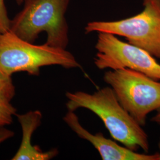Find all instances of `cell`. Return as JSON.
I'll use <instances>...</instances> for the list:
<instances>
[{
	"instance_id": "5",
	"label": "cell",
	"mask_w": 160,
	"mask_h": 160,
	"mask_svg": "<svg viewBox=\"0 0 160 160\" xmlns=\"http://www.w3.org/2000/svg\"><path fill=\"white\" fill-rule=\"evenodd\" d=\"M143 10L132 17L115 21H92L85 33L104 32L125 38L128 43L160 59V3L143 0Z\"/></svg>"
},
{
	"instance_id": "14",
	"label": "cell",
	"mask_w": 160,
	"mask_h": 160,
	"mask_svg": "<svg viewBox=\"0 0 160 160\" xmlns=\"http://www.w3.org/2000/svg\"><path fill=\"white\" fill-rule=\"evenodd\" d=\"M158 148L160 149V153H159V157H158V160H160V141H159V143H158Z\"/></svg>"
},
{
	"instance_id": "13",
	"label": "cell",
	"mask_w": 160,
	"mask_h": 160,
	"mask_svg": "<svg viewBox=\"0 0 160 160\" xmlns=\"http://www.w3.org/2000/svg\"><path fill=\"white\" fill-rule=\"evenodd\" d=\"M16 2H17V4L19 5V6H20V5L23 3V2H24V0H16Z\"/></svg>"
},
{
	"instance_id": "1",
	"label": "cell",
	"mask_w": 160,
	"mask_h": 160,
	"mask_svg": "<svg viewBox=\"0 0 160 160\" xmlns=\"http://www.w3.org/2000/svg\"><path fill=\"white\" fill-rule=\"evenodd\" d=\"M68 111L88 109L103 121L112 138L128 148L142 149L148 153V136L136 120L120 104L112 88L104 87L93 93L82 91L67 92Z\"/></svg>"
},
{
	"instance_id": "7",
	"label": "cell",
	"mask_w": 160,
	"mask_h": 160,
	"mask_svg": "<svg viewBox=\"0 0 160 160\" xmlns=\"http://www.w3.org/2000/svg\"><path fill=\"white\" fill-rule=\"evenodd\" d=\"M63 120L80 138L92 143L103 160H158L159 153H138L105 137L102 133H92L81 125L74 112L68 111Z\"/></svg>"
},
{
	"instance_id": "6",
	"label": "cell",
	"mask_w": 160,
	"mask_h": 160,
	"mask_svg": "<svg viewBox=\"0 0 160 160\" xmlns=\"http://www.w3.org/2000/svg\"><path fill=\"white\" fill-rule=\"evenodd\" d=\"M94 63L101 70L129 68L160 81V64L142 49L120 40L114 34L99 32Z\"/></svg>"
},
{
	"instance_id": "9",
	"label": "cell",
	"mask_w": 160,
	"mask_h": 160,
	"mask_svg": "<svg viewBox=\"0 0 160 160\" xmlns=\"http://www.w3.org/2000/svg\"><path fill=\"white\" fill-rule=\"evenodd\" d=\"M15 94L16 90L12 76L0 69V103H10Z\"/></svg>"
},
{
	"instance_id": "2",
	"label": "cell",
	"mask_w": 160,
	"mask_h": 160,
	"mask_svg": "<svg viewBox=\"0 0 160 160\" xmlns=\"http://www.w3.org/2000/svg\"><path fill=\"white\" fill-rule=\"evenodd\" d=\"M70 0H24L23 10L12 20L10 30L23 40L33 43L41 32L46 43L67 49L68 25L65 18Z\"/></svg>"
},
{
	"instance_id": "4",
	"label": "cell",
	"mask_w": 160,
	"mask_h": 160,
	"mask_svg": "<svg viewBox=\"0 0 160 160\" xmlns=\"http://www.w3.org/2000/svg\"><path fill=\"white\" fill-rule=\"evenodd\" d=\"M103 80L113 90L120 104L141 125L147 116L160 108V81L129 68L110 69Z\"/></svg>"
},
{
	"instance_id": "8",
	"label": "cell",
	"mask_w": 160,
	"mask_h": 160,
	"mask_svg": "<svg viewBox=\"0 0 160 160\" xmlns=\"http://www.w3.org/2000/svg\"><path fill=\"white\" fill-rule=\"evenodd\" d=\"M22 129V139L12 160H49L58 154V150L53 148L43 152L32 144L33 133L40 126L42 114L39 110H31L22 114H16Z\"/></svg>"
},
{
	"instance_id": "15",
	"label": "cell",
	"mask_w": 160,
	"mask_h": 160,
	"mask_svg": "<svg viewBox=\"0 0 160 160\" xmlns=\"http://www.w3.org/2000/svg\"><path fill=\"white\" fill-rule=\"evenodd\" d=\"M158 1H159V2H160V0H158Z\"/></svg>"
},
{
	"instance_id": "12",
	"label": "cell",
	"mask_w": 160,
	"mask_h": 160,
	"mask_svg": "<svg viewBox=\"0 0 160 160\" xmlns=\"http://www.w3.org/2000/svg\"><path fill=\"white\" fill-rule=\"evenodd\" d=\"M151 120L160 126V108L156 111L154 116L151 118Z\"/></svg>"
},
{
	"instance_id": "10",
	"label": "cell",
	"mask_w": 160,
	"mask_h": 160,
	"mask_svg": "<svg viewBox=\"0 0 160 160\" xmlns=\"http://www.w3.org/2000/svg\"><path fill=\"white\" fill-rule=\"evenodd\" d=\"M16 112L11 103H0V129L12 124V116L16 114Z\"/></svg>"
},
{
	"instance_id": "3",
	"label": "cell",
	"mask_w": 160,
	"mask_h": 160,
	"mask_svg": "<svg viewBox=\"0 0 160 160\" xmlns=\"http://www.w3.org/2000/svg\"><path fill=\"white\" fill-rule=\"evenodd\" d=\"M59 65L64 68H81L74 56L67 49L47 43L34 45L11 31L0 34V69L7 74L26 72L38 76L40 68Z\"/></svg>"
},
{
	"instance_id": "11",
	"label": "cell",
	"mask_w": 160,
	"mask_h": 160,
	"mask_svg": "<svg viewBox=\"0 0 160 160\" xmlns=\"http://www.w3.org/2000/svg\"><path fill=\"white\" fill-rule=\"evenodd\" d=\"M12 20L9 18L4 0H0V34L10 31Z\"/></svg>"
}]
</instances>
